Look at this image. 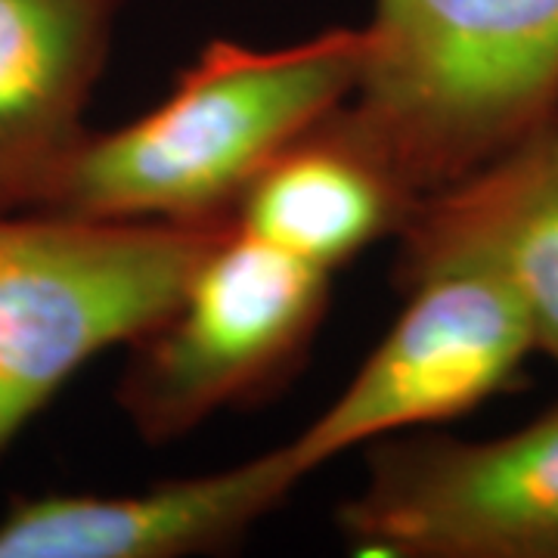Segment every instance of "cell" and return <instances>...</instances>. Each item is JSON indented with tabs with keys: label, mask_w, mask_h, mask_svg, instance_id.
Segmentation results:
<instances>
[{
	"label": "cell",
	"mask_w": 558,
	"mask_h": 558,
	"mask_svg": "<svg viewBox=\"0 0 558 558\" xmlns=\"http://www.w3.org/2000/svg\"><path fill=\"white\" fill-rule=\"evenodd\" d=\"M363 57V28H329L286 47L211 40L156 109L106 134L87 131L40 208L233 223L260 168L351 100Z\"/></svg>",
	"instance_id": "cell-1"
},
{
	"label": "cell",
	"mask_w": 558,
	"mask_h": 558,
	"mask_svg": "<svg viewBox=\"0 0 558 558\" xmlns=\"http://www.w3.org/2000/svg\"><path fill=\"white\" fill-rule=\"evenodd\" d=\"M348 116L425 199L558 116V0H376Z\"/></svg>",
	"instance_id": "cell-2"
},
{
	"label": "cell",
	"mask_w": 558,
	"mask_h": 558,
	"mask_svg": "<svg viewBox=\"0 0 558 558\" xmlns=\"http://www.w3.org/2000/svg\"><path fill=\"white\" fill-rule=\"evenodd\" d=\"M233 223L0 211V453L102 351L174 311Z\"/></svg>",
	"instance_id": "cell-3"
},
{
	"label": "cell",
	"mask_w": 558,
	"mask_h": 558,
	"mask_svg": "<svg viewBox=\"0 0 558 558\" xmlns=\"http://www.w3.org/2000/svg\"><path fill=\"white\" fill-rule=\"evenodd\" d=\"M332 274L230 230L205 255L174 311L131 344L116 400L149 444L267 395L317 336Z\"/></svg>",
	"instance_id": "cell-4"
},
{
	"label": "cell",
	"mask_w": 558,
	"mask_h": 558,
	"mask_svg": "<svg viewBox=\"0 0 558 558\" xmlns=\"http://www.w3.org/2000/svg\"><path fill=\"white\" fill-rule=\"evenodd\" d=\"M400 317L292 447L314 475L354 447L438 425L515 388L537 351L524 304L487 258L444 252L398 264Z\"/></svg>",
	"instance_id": "cell-5"
},
{
	"label": "cell",
	"mask_w": 558,
	"mask_h": 558,
	"mask_svg": "<svg viewBox=\"0 0 558 558\" xmlns=\"http://www.w3.org/2000/svg\"><path fill=\"white\" fill-rule=\"evenodd\" d=\"M363 556L558 558V403L502 438H381L339 509Z\"/></svg>",
	"instance_id": "cell-6"
},
{
	"label": "cell",
	"mask_w": 558,
	"mask_h": 558,
	"mask_svg": "<svg viewBox=\"0 0 558 558\" xmlns=\"http://www.w3.org/2000/svg\"><path fill=\"white\" fill-rule=\"evenodd\" d=\"M292 440L134 494H32L0 515V558H186L236 546L307 478Z\"/></svg>",
	"instance_id": "cell-7"
},
{
	"label": "cell",
	"mask_w": 558,
	"mask_h": 558,
	"mask_svg": "<svg viewBox=\"0 0 558 558\" xmlns=\"http://www.w3.org/2000/svg\"><path fill=\"white\" fill-rule=\"evenodd\" d=\"M124 0H0V211L40 208L87 137Z\"/></svg>",
	"instance_id": "cell-8"
},
{
	"label": "cell",
	"mask_w": 558,
	"mask_h": 558,
	"mask_svg": "<svg viewBox=\"0 0 558 558\" xmlns=\"http://www.w3.org/2000/svg\"><path fill=\"white\" fill-rule=\"evenodd\" d=\"M418 202L341 102L260 168L233 208V227L336 274L398 236Z\"/></svg>",
	"instance_id": "cell-9"
},
{
	"label": "cell",
	"mask_w": 558,
	"mask_h": 558,
	"mask_svg": "<svg viewBox=\"0 0 558 558\" xmlns=\"http://www.w3.org/2000/svg\"><path fill=\"white\" fill-rule=\"evenodd\" d=\"M407 260L469 252L497 267L558 363V116L515 149L418 202L398 233Z\"/></svg>",
	"instance_id": "cell-10"
}]
</instances>
